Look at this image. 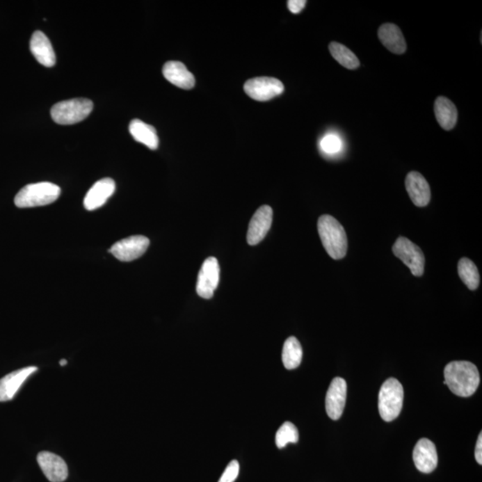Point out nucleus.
I'll use <instances>...</instances> for the list:
<instances>
[{
    "mask_svg": "<svg viewBox=\"0 0 482 482\" xmlns=\"http://www.w3.org/2000/svg\"><path fill=\"white\" fill-rule=\"evenodd\" d=\"M444 375V383L455 395L462 398L474 395L480 385V373L477 367L470 362H451L447 364Z\"/></svg>",
    "mask_w": 482,
    "mask_h": 482,
    "instance_id": "obj_1",
    "label": "nucleus"
},
{
    "mask_svg": "<svg viewBox=\"0 0 482 482\" xmlns=\"http://www.w3.org/2000/svg\"><path fill=\"white\" fill-rule=\"evenodd\" d=\"M317 228L328 255L335 260L345 257L348 251V237L338 220L329 214H324L318 220Z\"/></svg>",
    "mask_w": 482,
    "mask_h": 482,
    "instance_id": "obj_2",
    "label": "nucleus"
},
{
    "mask_svg": "<svg viewBox=\"0 0 482 482\" xmlns=\"http://www.w3.org/2000/svg\"><path fill=\"white\" fill-rule=\"evenodd\" d=\"M61 194V188L51 182H38L25 186L15 198L19 209L43 207L55 202Z\"/></svg>",
    "mask_w": 482,
    "mask_h": 482,
    "instance_id": "obj_3",
    "label": "nucleus"
},
{
    "mask_svg": "<svg viewBox=\"0 0 482 482\" xmlns=\"http://www.w3.org/2000/svg\"><path fill=\"white\" fill-rule=\"evenodd\" d=\"M404 400V389L395 378H389L380 387L379 412L381 418L392 421L399 417Z\"/></svg>",
    "mask_w": 482,
    "mask_h": 482,
    "instance_id": "obj_4",
    "label": "nucleus"
},
{
    "mask_svg": "<svg viewBox=\"0 0 482 482\" xmlns=\"http://www.w3.org/2000/svg\"><path fill=\"white\" fill-rule=\"evenodd\" d=\"M93 109V103L87 99H74L56 103L51 109V118L58 124L71 125L83 121Z\"/></svg>",
    "mask_w": 482,
    "mask_h": 482,
    "instance_id": "obj_5",
    "label": "nucleus"
},
{
    "mask_svg": "<svg viewBox=\"0 0 482 482\" xmlns=\"http://www.w3.org/2000/svg\"><path fill=\"white\" fill-rule=\"evenodd\" d=\"M394 255L410 269L412 275H424L425 257L421 248L410 239L399 237L393 245Z\"/></svg>",
    "mask_w": 482,
    "mask_h": 482,
    "instance_id": "obj_6",
    "label": "nucleus"
},
{
    "mask_svg": "<svg viewBox=\"0 0 482 482\" xmlns=\"http://www.w3.org/2000/svg\"><path fill=\"white\" fill-rule=\"evenodd\" d=\"M245 93L257 102H268L284 91V85L276 78L257 77L246 81Z\"/></svg>",
    "mask_w": 482,
    "mask_h": 482,
    "instance_id": "obj_7",
    "label": "nucleus"
},
{
    "mask_svg": "<svg viewBox=\"0 0 482 482\" xmlns=\"http://www.w3.org/2000/svg\"><path fill=\"white\" fill-rule=\"evenodd\" d=\"M150 243V239L145 236H131L116 242L109 252L122 262H131L143 256L149 248Z\"/></svg>",
    "mask_w": 482,
    "mask_h": 482,
    "instance_id": "obj_8",
    "label": "nucleus"
},
{
    "mask_svg": "<svg viewBox=\"0 0 482 482\" xmlns=\"http://www.w3.org/2000/svg\"><path fill=\"white\" fill-rule=\"evenodd\" d=\"M220 280V266L216 257H209L204 261L198 273L197 293L200 297L206 299L213 298L214 292L218 287Z\"/></svg>",
    "mask_w": 482,
    "mask_h": 482,
    "instance_id": "obj_9",
    "label": "nucleus"
},
{
    "mask_svg": "<svg viewBox=\"0 0 482 482\" xmlns=\"http://www.w3.org/2000/svg\"><path fill=\"white\" fill-rule=\"evenodd\" d=\"M348 386L344 379L334 378L328 389L326 408L328 417L334 421L339 420L344 411Z\"/></svg>",
    "mask_w": 482,
    "mask_h": 482,
    "instance_id": "obj_10",
    "label": "nucleus"
},
{
    "mask_svg": "<svg viewBox=\"0 0 482 482\" xmlns=\"http://www.w3.org/2000/svg\"><path fill=\"white\" fill-rule=\"evenodd\" d=\"M273 209L269 206L261 207L255 213L248 226V243L255 246L263 241L273 223Z\"/></svg>",
    "mask_w": 482,
    "mask_h": 482,
    "instance_id": "obj_11",
    "label": "nucleus"
},
{
    "mask_svg": "<svg viewBox=\"0 0 482 482\" xmlns=\"http://www.w3.org/2000/svg\"><path fill=\"white\" fill-rule=\"evenodd\" d=\"M38 464L44 475L51 482H63L68 476V467L64 459L55 453L43 451L38 455Z\"/></svg>",
    "mask_w": 482,
    "mask_h": 482,
    "instance_id": "obj_12",
    "label": "nucleus"
},
{
    "mask_svg": "<svg viewBox=\"0 0 482 482\" xmlns=\"http://www.w3.org/2000/svg\"><path fill=\"white\" fill-rule=\"evenodd\" d=\"M412 459L419 471L424 474L433 472L437 465V453L434 443L428 439L419 440L412 452Z\"/></svg>",
    "mask_w": 482,
    "mask_h": 482,
    "instance_id": "obj_13",
    "label": "nucleus"
},
{
    "mask_svg": "<svg viewBox=\"0 0 482 482\" xmlns=\"http://www.w3.org/2000/svg\"><path fill=\"white\" fill-rule=\"evenodd\" d=\"M405 188L415 206L424 207L430 203L431 197L430 185L421 173L409 172L405 178Z\"/></svg>",
    "mask_w": 482,
    "mask_h": 482,
    "instance_id": "obj_14",
    "label": "nucleus"
},
{
    "mask_svg": "<svg viewBox=\"0 0 482 482\" xmlns=\"http://www.w3.org/2000/svg\"><path fill=\"white\" fill-rule=\"evenodd\" d=\"M38 368L29 367L13 371L0 379V402L9 401L23 385L24 381L35 373Z\"/></svg>",
    "mask_w": 482,
    "mask_h": 482,
    "instance_id": "obj_15",
    "label": "nucleus"
},
{
    "mask_svg": "<svg viewBox=\"0 0 482 482\" xmlns=\"http://www.w3.org/2000/svg\"><path fill=\"white\" fill-rule=\"evenodd\" d=\"M115 191V182L113 179L105 178L97 182L85 196V209L93 211L99 209L106 204Z\"/></svg>",
    "mask_w": 482,
    "mask_h": 482,
    "instance_id": "obj_16",
    "label": "nucleus"
},
{
    "mask_svg": "<svg viewBox=\"0 0 482 482\" xmlns=\"http://www.w3.org/2000/svg\"><path fill=\"white\" fill-rule=\"evenodd\" d=\"M31 53L40 65L52 67L56 64V54L49 38L40 31L33 34L30 42Z\"/></svg>",
    "mask_w": 482,
    "mask_h": 482,
    "instance_id": "obj_17",
    "label": "nucleus"
},
{
    "mask_svg": "<svg viewBox=\"0 0 482 482\" xmlns=\"http://www.w3.org/2000/svg\"><path fill=\"white\" fill-rule=\"evenodd\" d=\"M163 74L169 83L182 90H191L195 86V78L187 67L179 61H169L163 67Z\"/></svg>",
    "mask_w": 482,
    "mask_h": 482,
    "instance_id": "obj_18",
    "label": "nucleus"
},
{
    "mask_svg": "<svg viewBox=\"0 0 482 482\" xmlns=\"http://www.w3.org/2000/svg\"><path fill=\"white\" fill-rule=\"evenodd\" d=\"M378 37L380 42L390 52L401 55L406 50V43L404 35L399 26L394 24H384L378 31Z\"/></svg>",
    "mask_w": 482,
    "mask_h": 482,
    "instance_id": "obj_19",
    "label": "nucleus"
},
{
    "mask_svg": "<svg viewBox=\"0 0 482 482\" xmlns=\"http://www.w3.org/2000/svg\"><path fill=\"white\" fill-rule=\"evenodd\" d=\"M434 113L437 122L444 130L450 131L458 122V109L451 100L445 97H439L434 104Z\"/></svg>",
    "mask_w": 482,
    "mask_h": 482,
    "instance_id": "obj_20",
    "label": "nucleus"
},
{
    "mask_svg": "<svg viewBox=\"0 0 482 482\" xmlns=\"http://www.w3.org/2000/svg\"><path fill=\"white\" fill-rule=\"evenodd\" d=\"M129 131L135 140L144 144L149 149L155 150L159 147V138L153 126L146 124L141 120L134 119L129 125Z\"/></svg>",
    "mask_w": 482,
    "mask_h": 482,
    "instance_id": "obj_21",
    "label": "nucleus"
},
{
    "mask_svg": "<svg viewBox=\"0 0 482 482\" xmlns=\"http://www.w3.org/2000/svg\"><path fill=\"white\" fill-rule=\"evenodd\" d=\"M303 351L298 340L295 337L286 339L282 349V363L286 369L293 370L301 364Z\"/></svg>",
    "mask_w": 482,
    "mask_h": 482,
    "instance_id": "obj_22",
    "label": "nucleus"
},
{
    "mask_svg": "<svg viewBox=\"0 0 482 482\" xmlns=\"http://www.w3.org/2000/svg\"><path fill=\"white\" fill-rule=\"evenodd\" d=\"M329 49L333 58L345 68L355 70L360 66L358 56L342 44L332 42L330 44Z\"/></svg>",
    "mask_w": 482,
    "mask_h": 482,
    "instance_id": "obj_23",
    "label": "nucleus"
},
{
    "mask_svg": "<svg viewBox=\"0 0 482 482\" xmlns=\"http://www.w3.org/2000/svg\"><path fill=\"white\" fill-rule=\"evenodd\" d=\"M458 273L469 289L475 291L480 285V273L475 264L469 258H462L458 263Z\"/></svg>",
    "mask_w": 482,
    "mask_h": 482,
    "instance_id": "obj_24",
    "label": "nucleus"
},
{
    "mask_svg": "<svg viewBox=\"0 0 482 482\" xmlns=\"http://www.w3.org/2000/svg\"><path fill=\"white\" fill-rule=\"evenodd\" d=\"M299 435L297 427L289 421H286L276 433V446L279 449H283L289 443H297Z\"/></svg>",
    "mask_w": 482,
    "mask_h": 482,
    "instance_id": "obj_25",
    "label": "nucleus"
},
{
    "mask_svg": "<svg viewBox=\"0 0 482 482\" xmlns=\"http://www.w3.org/2000/svg\"><path fill=\"white\" fill-rule=\"evenodd\" d=\"M321 150L328 155L339 153L342 149V141L338 135L330 134L323 138L320 143Z\"/></svg>",
    "mask_w": 482,
    "mask_h": 482,
    "instance_id": "obj_26",
    "label": "nucleus"
},
{
    "mask_svg": "<svg viewBox=\"0 0 482 482\" xmlns=\"http://www.w3.org/2000/svg\"><path fill=\"white\" fill-rule=\"evenodd\" d=\"M239 472V464L236 460H233L228 466H227L225 471L223 472L222 477L220 478L218 482H234L236 479H237Z\"/></svg>",
    "mask_w": 482,
    "mask_h": 482,
    "instance_id": "obj_27",
    "label": "nucleus"
},
{
    "mask_svg": "<svg viewBox=\"0 0 482 482\" xmlns=\"http://www.w3.org/2000/svg\"><path fill=\"white\" fill-rule=\"evenodd\" d=\"M305 4H307V1H305V0H289L288 1V8L293 14H298V13L303 10Z\"/></svg>",
    "mask_w": 482,
    "mask_h": 482,
    "instance_id": "obj_28",
    "label": "nucleus"
},
{
    "mask_svg": "<svg viewBox=\"0 0 482 482\" xmlns=\"http://www.w3.org/2000/svg\"><path fill=\"white\" fill-rule=\"evenodd\" d=\"M475 459L479 465H482V434L478 437L476 447H475Z\"/></svg>",
    "mask_w": 482,
    "mask_h": 482,
    "instance_id": "obj_29",
    "label": "nucleus"
},
{
    "mask_svg": "<svg viewBox=\"0 0 482 482\" xmlns=\"http://www.w3.org/2000/svg\"><path fill=\"white\" fill-rule=\"evenodd\" d=\"M59 364L61 365V367H65V365L67 364V361H66L65 359H63V360L59 362Z\"/></svg>",
    "mask_w": 482,
    "mask_h": 482,
    "instance_id": "obj_30",
    "label": "nucleus"
}]
</instances>
